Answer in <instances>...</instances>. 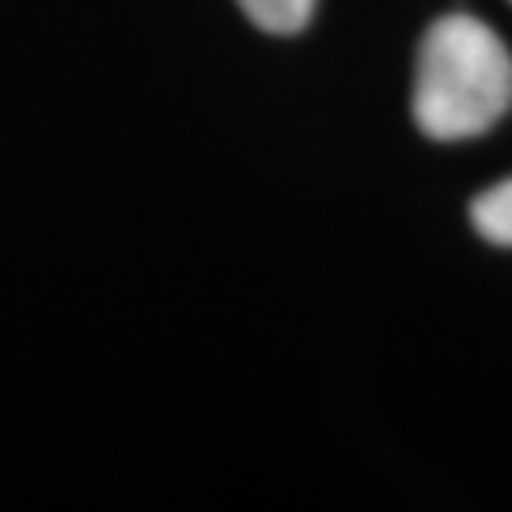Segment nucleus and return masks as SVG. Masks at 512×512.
I'll use <instances>...</instances> for the list:
<instances>
[{"label":"nucleus","instance_id":"obj_2","mask_svg":"<svg viewBox=\"0 0 512 512\" xmlns=\"http://www.w3.org/2000/svg\"><path fill=\"white\" fill-rule=\"evenodd\" d=\"M471 224L494 247H512V179L482 190L471 205Z\"/></svg>","mask_w":512,"mask_h":512},{"label":"nucleus","instance_id":"obj_3","mask_svg":"<svg viewBox=\"0 0 512 512\" xmlns=\"http://www.w3.org/2000/svg\"><path fill=\"white\" fill-rule=\"evenodd\" d=\"M243 16L270 35H296L315 12V0H236Z\"/></svg>","mask_w":512,"mask_h":512},{"label":"nucleus","instance_id":"obj_1","mask_svg":"<svg viewBox=\"0 0 512 512\" xmlns=\"http://www.w3.org/2000/svg\"><path fill=\"white\" fill-rule=\"evenodd\" d=\"M512 107V57L505 42L467 12L437 19L418 54L414 122L433 141L478 137Z\"/></svg>","mask_w":512,"mask_h":512},{"label":"nucleus","instance_id":"obj_4","mask_svg":"<svg viewBox=\"0 0 512 512\" xmlns=\"http://www.w3.org/2000/svg\"><path fill=\"white\" fill-rule=\"evenodd\" d=\"M509 4H512V0H509Z\"/></svg>","mask_w":512,"mask_h":512}]
</instances>
